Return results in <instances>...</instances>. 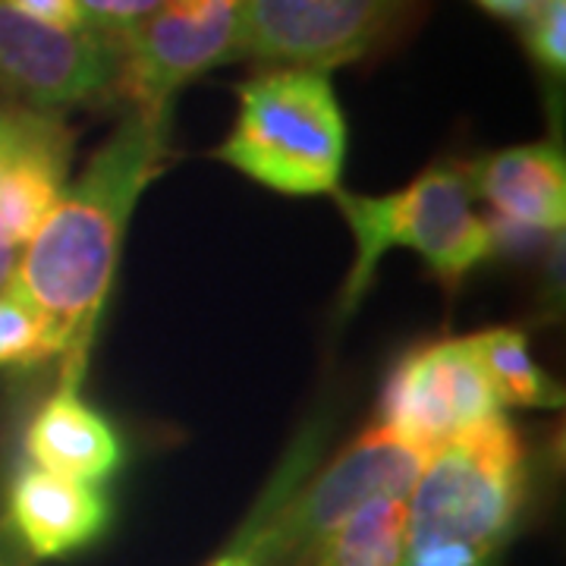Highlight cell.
I'll return each instance as SVG.
<instances>
[{"label":"cell","mask_w":566,"mask_h":566,"mask_svg":"<svg viewBox=\"0 0 566 566\" xmlns=\"http://www.w3.org/2000/svg\"><path fill=\"white\" fill-rule=\"evenodd\" d=\"M170 158V114L126 111L22 245L13 290L57 340L63 387L80 390L129 218Z\"/></svg>","instance_id":"cell-1"},{"label":"cell","mask_w":566,"mask_h":566,"mask_svg":"<svg viewBox=\"0 0 566 566\" xmlns=\"http://www.w3.org/2000/svg\"><path fill=\"white\" fill-rule=\"evenodd\" d=\"M322 441V424H308L296 438L227 551L259 566H308L318 545L353 513L385 497L406 501L431 457L371 424L312 475Z\"/></svg>","instance_id":"cell-2"},{"label":"cell","mask_w":566,"mask_h":566,"mask_svg":"<svg viewBox=\"0 0 566 566\" xmlns=\"http://www.w3.org/2000/svg\"><path fill=\"white\" fill-rule=\"evenodd\" d=\"M528 491V450L504 416L438 447L406 497L403 566H485Z\"/></svg>","instance_id":"cell-3"},{"label":"cell","mask_w":566,"mask_h":566,"mask_svg":"<svg viewBox=\"0 0 566 566\" xmlns=\"http://www.w3.org/2000/svg\"><path fill=\"white\" fill-rule=\"evenodd\" d=\"M237 123L214 158L286 196L340 189L346 117L331 73L271 66L237 85Z\"/></svg>","instance_id":"cell-4"},{"label":"cell","mask_w":566,"mask_h":566,"mask_svg":"<svg viewBox=\"0 0 566 566\" xmlns=\"http://www.w3.org/2000/svg\"><path fill=\"white\" fill-rule=\"evenodd\" d=\"M331 196L356 240V259L340 296L344 318L353 315L381 259L397 245L412 249L447 286L491 259L485 218L472 208L475 196L463 161L431 164L400 192L359 196L334 189Z\"/></svg>","instance_id":"cell-5"},{"label":"cell","mask_w":566,"mask_h":566,"mask_svg":"<svg viewBox=\"0 0 566 566\" xmlns=\"http://www.w3.org/2000/svg\"><path fill=\"white\" fill-rule=\"evenodd\" d=\"M243 0H170L120 39L114 102L126 111L170 114L186 82L237 61Z\"/></svg>","instance_id":"cell-6"},{"label":"cell","mask_w":566,"mask_h":566,"mask_svg":"<svg viewBox=\"0 0 566 566\" xmlns=\"http://www.w3.org/2000/svg\"><path fill=\"white\" fill-rule=\"evenodd\" d=\"M120 41L95 29H63L0 0V88L13 104L61 117L70 107L114 102Z\"/></svg>","instance_id":"cell-7"},{"label":"cell","mask_w":566,"mask_h":566,"mask_svg":"<svg viewBox=\"0 0 566 566\" xmlns=\"http://www.w3.org/2000/svg\"><path fill=\"white\" fill-rule=\"evenodd\" d=\"M504 416L469 337H444L406 353L387 378L378 422L394 438L434 453L447 441Z\"/></svg>","instance_id":"cell-8"},{"label":"cell","mask_w":566,"mask_h":566,"mask_svg":"<svg viewBox=\"0 0 566 566\" xmlns=\"http://www.w3.org/2000/svg\"><path fill=\"white\" fill-rule=\"evenodd\" d=\"M406 7L409 0H243L237 61L331 73L365 57Z\"/></svg>","instance_id":"cell-9"},{"label":"cell","mask_w":566,"mask_h":566,"mask_svg":"<svg viewBox=\"0 0 566 566\" xmlns=\"http://www.w3.org/2000/svg\"><path fill=\"white\" fill-rule=\"evenodd\" d=\"M20 547L39 560H63L102 538L111 520V501L102 485H85L22 463L7 491L0 516Z\"/></svg>","instance_id":"cell-10"},{"label":"cell","mask_w":566,"mask_h":566,"mask_svg":"<svg viewBox=\"0 0 566 566\" xmlns=\"http://www.w3.org/2000/svg\"><path fill=\"white\" fill-rule=\"evenodd\" d=\"M472 196L485 199L494 214L545 233H564L566 158L560 142L542 139L491 151L465 164Z\"/></svg>","instance_id":"cell-11"},{"label":"cell","mask_w":566,"mask_h":566,"mask_svg":"<svg viewBox=\"0 0 566 566\" xmlns=\"http://www.w3.org/2000/svg\"><path fill=\"white\" fill-rule=\"evenodd\" d=\"M25 457L51 475L102 485L123 463L117 428L80 397L76 387H57L25 428Z\"/></svg>","instance_id":"cell-12"},{"label":"cell","mask_w":566,"mask_h":566,"mask_svg":"<svg viewBox=\"0 0 566 566\" xmlns=\"http://www.w3.org/2000/svg\"><path fill=\"white\" fill-rule=\"evenodd\" d=\"M469 346L485 371L488 385L497 397V406L523 409H560L564 387L547 378L535 363L528 337L520 327H488L469 337Z\"/></svg>","instance_id":"cell-13"},{"label":"cell","mask_w":566,"mask_h":566,"mask_svg":"<svg viewBox=\"0 0 566 566\" xmlns=\"http://www.w3.org/2000/svg\"><path fill=\"white\" fill-rule=\"evenodd\" d=\"M406 501L385 497L363 506L324 538L308 566H403Z\"/></svg>","instance_id":"cell-14"},{"label":"cell","mask_w":566,"mask_h":566,"mask_svg":"<svg viewBox=\"0 0 566 566\" xmlns=\"http://www.w3.org/2000/svg\"><path fill=\"white\" fill-rule=\"evenodd\" d=\"M61 359L57 340L39 312L10 286L0 293V368H35Z\"/></svg>","instance_id":"cell-15"},{"label":"cell","mask_w":566,"mask_h":566,"mask_svg":"<svg viewBox=\"0 0 566 566\" xmlns=\"http://www.w3.org/2000/svg\"><path fill=\"white\" fill-rule=\"evenodd\" d=\"M70 126L63 117L41 114L22 104H0V174L22 161L25 155L39 151L41 145L63 136Z\"/></svg>","instance_id":"cell-16"},{"label":"cell","mask_w":566,"mask_h":566,"mask_svg":"<svg viewBox=\"0 0 566 566\" xmlns=\"http://www.w3.org/2000/svg\"><path fill=\"white\" fill-rule=\"evenodd\" d=\"M532 63L545 73L547 80L564 82L566 76V0H542L535 13L523 25Z\"/></svg>","instance_id":"cell-17"},{"label":"cell","mask_w":566,"mask_h":566,"mask_svg":"<svg viewBox=\"0 0 566 566\" xmlns=\"http://www.w3.org/2000/svg\"><path fill=\"white\" fill-rule=\"evenodd\" d=\"M88 29L102 32L107 39L120 41L139 22L155 17L170 0H76Z\"/></svg>","instance_id":"cell-18"},{"label":"cell","mask_w":566,"mask_h":566,"mask_svg":"<svg viewBox=\"0 0 566 566\" xmlns=\"http://www.w3.org/2000/svg\"><path fill=\"white\" fill-rule=\"evenodd\" d=\"M3 3L17 7V10L35 17V20L63 25V29H88L76 0H3Z\"/></svg>","instance_id":"cell-19"},{"label":"cell","mask_w":566,"mask_h":566,"mask_svg":"<svg viewBox=\"0 0 566 566\" xmlns=\"http://www.w3.org/2000/svg\"><path fill=\"white\" fill-rule=\"evenodd\" d=\"M472 3L482 7L491 17H497V20L523 25V22L535 13V7H538L542 0H472Z\"/></svg>","instance_id":"cell-20"},{"label":"cell","mask_w":566,"mask_h":566,"mask_svg":"<svg viewBox=\"0 0 566 566\" xmlns=\"http://www.w3.org/2000/svg\"><path fill=\"white\" fill-rule=\"evenodd\" d=\"M22 249L0 227V293L13 286V277H17V264H20Z\"/></svg>","instance_id":"cell-21"},{"label":"cell","mask_w":566,"mask_h":566,"mask_svg":"<svg viewBox=\"0 0 566 566\" xmlns=\"http://www.w3.org/2000/svg\"><path fill=\"white\" fill-rule=\"evenodd\" d=\"M0 566H35V560L22 551L3 520H0Z\"/></svg>","instance_id":"cell-22"},{"label":"cell","mask_w":566,"mask_h":566,"mask_svg":"<svg viewBox=\"0 0 566 566\" xmlns=\"http://www.w3.org/2000/svg\"><path fill=\"white\" fill-rule=\"evenodd\" d=\"M208 566H259V564H252L249 557L237 554V551H223L221 557H218V560H211Z\"/></svg>","instance_id":"cell-23"}]
</instances>
